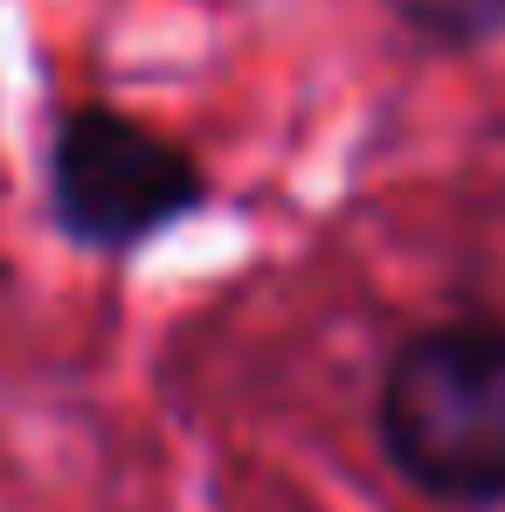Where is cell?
<instances>
[{"label":"cell","mask_w":505,"mask_h":512,"mask_svg":"<svg viewBox=\"0 0 505 512\" xmlns=\"http://www.w3.org/2000/svg\"><path fill=\"white\" fill-rule=\"evenodd\" d=\"M374 443L443 512L505 506V319H436L381 360Z\"/></svg>","instance_id":"1"},{"label":"cell","mask_w":505,"mask_h":512,"mask_svg":"<svg viewBox=\"0 0 505 512\" xmlns=\"http://www.w3.org/2000/svg\"><path fill=\"white\" fill-rule=\"evenodd\" d=\"M208 208L201 160L125 104H63L49 132V222L97 256H132Z\"/></svg>","instance_id":"2"},{"label":"cell","mask_w":505,"mask_h":512,"mask_svg":"<svg viewBox=\"0 0 505 512\" xmlns=\"http://www.w3.org/2000/svg\"><path fill=\"white\" fill-rule=\"evenodd\" d=\"M416 42L429 49H450V56H464V49H485L492 35H505V0H381Z\"/></svg>","instance_id":"3"}]
</instances>
